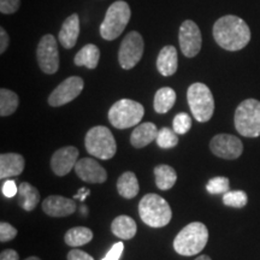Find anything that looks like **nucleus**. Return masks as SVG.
<instances>
[{"label": "nucleus", "mask_w": 260, "mask_h": 260, "mask_svg": "<svg viewBox=\"0 0 260 260\" xmlns=\"http://www.w3.org/2000/svg\"><path fill=\"white\" fill-rule=\"evenodd\" d=\"M213 39L220 47L230 52L245 48L251 41V29L242 18L226 15L213 24Z\"/></svg>", "instance_id": "obj_1"}, {"label": "nucleus", "mask_w": 260, "mask_h": 260, "mask_svg": "<svg viewBox=\"0 0 260 260\" xmlns=\"http://www.w3.org/2000/svg\"><path fill=\"white\" fill-rule=\"evenodd\" d=\"M209 230L201 222H193L184 226L174 240V249L180 255H197L206 247Z\"/></svg>", "instance_id": "obj_2"}, {"label": "nucleus", "mask_w": 260, "mask_h": 260, "mask_svg": "<svg viewBox=\"0 0 260 260\" xmlns=\"http://www.w3.org/2000/svg\"><path fill=\"white\" fill-rule=\"evenodd\" d=\"M142 222L152 228H162L170 223L172 212L170 205L158 194H146L139 204Z\"/></svg>", "instance_id": "obj_3"}, {"label": "nucleus", "mask_w": 260, "mask_h": 260, "mask_svg": "<svg viewBox=\"0 0 260 260\" xmlns=\"http://www.w3.org/2000/svg\"><path fill=\"white\" fill-rule=\"evenodd\" d=\"M130 17H132V10L128 3L118 0L107 9L105 18L100 25V35L104 40L112 41L121 37L128 25Z\"/></svg>", "instance_id": "obj_4"}, {"label": "nucleus", "mask_w": 260, "mask_h": 260, "mask_svg": "<svg viewBox=\"0 0 260 260\" xmlns=\"http://www.w3.org/2000/svg\"><path fill=\"white\" fill-rule=\"evenodd\" d=\"M235 129L245 138L260 136V102L246 99L237 106L234 116Z\"/></svg>", "instance_id": "obj_5"}, {"label": "nucleus", "mask_w": 260, "mask_h": 260, "mask_svg": "<svg viewBox=\"0 0 260 260\" xmlns=\"http://www.w3.org/2000/svg\"><path fill=\"white\" fill-rule=\"evenodd\" d=\"M84 146L92 157L103 160L115 157L117 152L116 140L111 130L104 125H96L88 130L84 138Z\"/></svg>", "instance_id": "obj_6"}, {"label": "nucleus", "mask_w": 260, "mask_h": 260, "mask_svg": "<svg viewBox=\"0 0 260 260\" xmlns=\"http://www.w3.org/2000/svg\"><path fill=\"white\" fill-rule=\"evenodd\" d=\"M145 115L141 104L132 99H121L111 106L109 121L117 129H126L139 125Z\"/></svg>", "instance_id": "obj_7"}, {"label": "nucleus", "mask_w": 260, "mask_h": 260, "mask_svg": "<svg viewBox=\"0 0 260 260\" xmlns=\"http://www.w3.org/2000/svg\"><path fill=\"white\" fill-rule=\"evenodd\" d=\"M187 99L190 111L198 122L205 123L212 118L214 112V99L212 92L206 84L197 82L188 88Z\"/></svg>", "instance_id": "obj_8"}, {"label": "nucleus", "mask_w": 260, "mask_h": 260, "mask_svg": "<svg viewBox=\"0 0 260 260\" xmlns=\"http://www.w3.org/2000/svg\"><path fill=\"white\" fill-rule=\"evenodd\" d=\"M144 39L138 31H130L123 39L118 51V61L121 68L130 70L139 63L144 54Z\"/></svg>", "instance_id": "obj_9"}, {"label": "nucleus", "mask_w": 260, "mask_h": 260, "mask_svg": "<svg viewBox=\"0 0 260 260\" xmlns=\"http://www.w3.org/2000/svg\"><path fill=\"white\" fill-rule=\"evenodd\" d=\"M38 63L45 74H56L59 69V52L57 40L53 35L47 34L41 38L37 48Z\"/></svg>", "instance_id": "obj_10"}, {"label": "nucleus", "mask_w": 260, "mask_h": 260, "mask_svg": "<svg viewBox=\"0 0 260 260\" xmlns=\"http://www.w3.org/2000/svg\"><path fill=\"white\" fill-rule=\"evenodd\" d=\"M178 41H180L182 53L187 58H194L198 56V53L201 50V44H203L201 31L198 24L190 19L184 21L180 27Z\"/></svg>", "instance_id": "obj_11"}, {"label": "nucleus", "mask_w": 260, "mask_h": 260, "mask_svg": "<svg viewBox=\"0 0 260 260\" xmlns=\"http://www.w3.org/2000/svg\"><path fill=\"white\" fill-rule=\"evenodd\" d=\"M210 148L216 157L234 160L241 157L243 144L241 140L232 134H218L211 140Z\"/></svg>", "instance_id": "obj_12"}, {"label": "nucleus", "mask_w": 260, "mask_h": 260, "mask_svg": "<svg viewBox=\"0 0 260 260\" xmlns=\"http://www.w3.org/2000/svg\"><path fill=\"white\" fill-rule=\"evenodd\" d=\"M84 82L79 76H71L64 80L48 96V104L53 107L63 106L73 102L83 90Z\"/></svg>", "instance_id": "obj_13"}, {"label": "nucleus", "mask_w": 260, "mask_h": 260, "mask_svg": "<svg viewBox=\"0 0 260 260\" xmlns=\"http://www.w3.org/2000/svg\"><path fill=\"white\" fill-rule=\"evenodd\" d=\"M80 152L74 146L59 148L56 151L51 158V169L57 176H65L75 168L79 161Z\"/></svg>", "instance_id": "obj_14"}, {"label": "nucleus", "mask_w": 260, "mask_h": 260, "mask_svg": "<svg viewBox=\"0 0 260 260\" xmlns=\"http://www.w3.org/2000/svg\"><path fill=\"white\" fill-rule=\"evenodd\" d=\"M74 169L77 176L88 183H104L107 180L105 169L92 158L80 159Z\"/></svg>", "instance_id": "obj_15"}, {"label": "nucleus", "mask_w": 260, "mask_h": 260, "mask_svg": "<svg viewBox=\"0 0 260 260\" xmlns=\"http://www.w3.org/2000/svg\"><path fill=\"white\" fill-rule=\"evenodd\" d=\"M42 210L50 217H68L76 211V204L69 198L50 195L42 203Z\"/></svg>", "instance_id": "obj_16"}, {"label": "nucleus", "mask_w": 260, "mask_h": 260, "mask_svg": "<svg viewBox=\"0 0 260 260\" xmlns=\"http://www.w3.org/2000/svg\"><path fill=\"white\" fill-rule=\"evenodd\" d=\"M80 35V17L77 14H73L64 21L59 31V42L67 50L73 48L76 45Z\"/></svg>", "instance_id": "obj_17"}, {"label": "nucleus", "mask_w": 260, "mask_h": 260, "mask_svg": "<svg viewBox=\"0 0 260 260\" xmlns=\"http://www.w3.org/2000/svg\"><path fill=\"white\" fill-rule=\"evenodd\" d=\"M24 158L18 153H3L0 155V178L5 180L18 176L24 170Z\"/></svg>", "instance_id": "obj_18"}, {"label": "nucleus", "mask_w": 260, "mask_h": 260, "mask_svg": "<svg viewBox=\"0 0 260 260\" xmlns=\"http://www.w3.org/2000/svg\"><path fill=\"white\" fill-rule=\"evenodd\" d=\"M158 128L154 123L146 122L139 124L130 135V144L136 148H142L154 141L158 136Z\"/></svg>", "instance_id": "obj_19"}, {"label": "nucleus", "mask_w": 260, "mask_h": 260, "mask_svg": "<svg viewBox=\"0 0 260 260\" xmlns=\"http://www.w3.org/2000/svg\"><path fill=\"white\" fill-rule=\"evenodd\" d=\"M178 65L177 50L171 45L161 48L157 58V69L162 76H171L176 73Z\"/></svg>", "instance_id": "obj_20"}, {"label": "nucleus", "mask_w": 260, "mask_h": 260, "mask_svg": "<svg viewBox=\"0 0 260 260\" xmlns=\"http://www.w3.org/2000/svg\"><path fill=\"white\" fill-rule=\"evenodd\" d=\"M18 204L27 212L35 210L37 205L40 201V193L34 186H31L28 182H22L21 186H18Z\"/></svg>", "instance_id": "obj_21"}, {"label": "nucleus", "mask_w": 260, "mask_h": 260, "mask_svg": "<svg viewBox=\"0 0 260 260\" xmlns=\"http://www.w3.org/2000/svg\"><path fill=\"white\" fill-rule=\"evenodd\" d=\"M111 230L113 235L121 240H132L136 235L138 226H136L135 220L130 218L129 216H118L113 219Z\"/></svg>", "instance_id": "obj_22"}, {"label": "nucleus", "mask_w": 260, "mask_h": 260, "mask_svg": "<svg viewBox=\"0 0 260 260\" xmlns=\"http://www.w3.org/2000/svg\"><path fill=\"white\" fill-rule=\"evenodd\" d=\"M100 59V51L98 46L93 44H88L83 46L77 52L76 56L74 58L75 65L77 67H86L88 69L93 70L98 67Z\"/></svg>", "instance_id": "obj_23"}, {"label": "nucleus", "mask_w": 260, "mask_h": 260, "mask_svg": "<svg viewBox=\"0 0 260 260\" xmlns=\"http://www.w3.org/2000/svg\"><path fill=\"white\" fill-rule=\"evenodd\" d=\"M117 190L121 197L125 199H133L138 195L140 190L138 177L134 172L126 171L117 181Z\"/></svg>", "instance_id": "obj_24"}, {"label": "nucleus", "mask_w": 260, "mask_h": 260, "mask_svg": "<svg viewBox=\"0 0 260 260\" xmlns=\"http://www.w3.org/2000/svg\"><path fill=\"white\" fill-rule=\"evenodd\" d=\"M175 103H176V92L170 87H162L155 93L153 106L155 112L167 113L172 109Z\"/></svg>", "instance_id": "obj_25"}, {"label": "nucleus", "mask_w": 260, "mask_h": 260, "mask_svg": "<svg viewBox=\"0 0 260 260\" xmlns=\"http://www.w3.org/2000/svg\"><path fill=\"white\" fill-rule=\"evenodd\" d=\"M93 240V232L89 228L76 226L71 228L64 236V241L70 247H81L87 245Z\"/></svg>", "instance_id": "obj_26"}, {"label": "nucleus", "mask_w": 260, "mask_h": 260, "mask_svg": "<svg viewBox=\"0 0 260 260\" xmlns=\"http://www.w3.org/2000/svg\"><path fill=\"white\" fill-rule=\"evenodd\" d=\"M155 184L160 190H169L176 183L177 174L174 168L169 165H158L154 168Z\"/></svg>", "instance_id": "obj_27"}, {"label": "nucleus", "mask_w": 260, "mask_h": 260, "mask_svg": "<svg viewBox=\"0 0 260 260\" xmlns=\"http://www.w3.org/2000/svg\"><path fill=\"white\" fill-rule=\"evenodd\" d=\"M18 95L12 90L0 89V116L8 117L12 115L18 107Z\"/></svg>", "instance_id": "obj_28"}, {"label": "nucleus", "mask_w": 260, "mask_h": 260, "mask_svg": "<svg viewBox=\"0 0 260 260\" xmlns=\"http://www.w3.org/2000/svg\"><path fill=\"white\" fill-rule=\"evenodd\" d=\"M224 205L235 209H242L248 203V197L243 190H229L223 195Z\"/></svg>", "instance_id": "obj_29"}, {"label": "nucleus", "mask_w": 260, "mask_h": 260, "mask_svg": "<svg viewBox=\"0 0 260 260\" xmlns=\"http://www.w3.org/2000/svg\"><path fill=\"white\" fill-rule=\"evenodd\" d=\"M157 145L161 148H172L178 145V138L176 132L170 128H161L158 132V136L155 139Z\"/></svg>", "instance_id": "obj_30"}, {"label": "nucleus", "mask_w": 260, "mask_h": 260, "mask_svg": "<svg viewBox=\"0 0 260 260\" xmlns=\"http://www.w3.org/2000/svg\"><path fill=\"white\" fill-rule=\"evenodd\" d=\"M206 189L210 194L217 195V194H225L226 191L230 189V182L229 178L223 177V176H217L211 178V180L207 182Z\"/></svg>", "instance_id": "obj_31"}, {"label": "nucleus", "mask_w": 260, "mask_h": 260, "mask_svg": "<svg viewBox=\"0 0 260 260\" xmlns=\"http://www.w3.org/2000/svg\"><path fill=\"white\" fill-rule=\"evenodd\" d=\"M191 126V118L190 116L186 112H181L175 116L174 122H172V129L176 132L178 135L186 134L190 130Z\"/></svg>", "instance_id": "obj_32"}, {"label": "nucleus", "mask_w": 260, "mask_h": 260, "mask_svg": "<svg viewBox=\"0 0 260 260\" xmlns=\"http://www.w3.org/2000/svg\"><path fill=\"white\" fill-rule=\"evenodd\" d=\"M17 236V229L11 225V224L2 222L0 223V241L8 242L14 240Z\"/></svg>", "instance_id": "obj_33"}, {"label": "nucleus", "mask_w": 260, "mask_h": 260, "mask_svg": "<svg viewBox=\"0 0 260 260\" xmlns=\"http://www.w3.org/2000/svg\"><path fill=\"white\" fill-rule=\"evenodd\" d=\"M19 6H21V0H0V12L4 15L15 14Z\"/></svg>", "instance_id": "obj_34"}, {"label": "nucleus", "mask_w": 260, "mask_h": 260, "mask_svg": "<svg viewBox=\"0 0 260 260\" xmlns=\"http://www.w3.org/2000/svg\"><path fill=\"white\" fill-rule=\"evenodd\" d=\"M123 249H124V245L122 242H117L111 247V249L106 253V255L102 260H119L122 256Z\"/></svg>", "instance_id": "obj_35"}, {"label": "nucleus", "mask_w": 260, "mask_h": 260, "mask_svg": "<svg viewBox=\"0 0 260 260\" xmlns=\"http://www.w3.org/2000/svg\"><path fill=\"white\" fill-rule=\"evenodd\" d=\"M2 191L6 198H14L18 194V187L14 180H6L3 183Z\"/></svg>", "instance_id": "obj_36"}, {"label": "nucleus", "mask_w": 260, "mask_h": 260, "mask_svg": "<svg viewBox=\"0 0 260 260\" xmlns=\"http://www.w3.org/2000/svg\"><path fill=\"white\" fill-rule=\"evenodd\" d=\"M67 258L68 260H94L92 255L81 251V249H71V251L68 253Z\"/></svg>", "instance_id": "obj_37"}, {"label": "nucleus", "mask_w": 260, "mask_h": 260, "mask_svg": "<svg viewBox=\"0 0 260 260\" xmlns=\"http://www.w3.org/2000/svg\"><path fill=\"white\" fill-rule=\"evenodd\" d=\"M9 42L10 39L8 32L4 28H0V53L3 54L6 51V48L9 47Z\"/></svg>", "instance_id": "obj_38"}, {"label": "nucleus", "mask_w": 260, "mask_h": 260, "mask_svg": "<svg viewBox=\"0 0 260 260\" xmlns=\"http://www.w3.org/2000/svg\"><path fill=\"white\" fill-rule=\"evenodd\" d=\"M0 260H19V255L15 249H5L0 254Z\"/></svg>", "instance_id": "obj_39"}, {"label": "nucleus", "mask_w": 260, "mask_h": 260, "mask_svg": "<svg viewBox=\"0 0 260 260\" xmlns=\"http://www.w3.org/2000/svg\"><path fill=\"white\" fill-rule=\"evenodd\" d=\"M90 191L88 189H86V188H82V189L79 190V193L74 197V199H80L81 201H83L84 199L87 198V195H89Z\"/></svg>", "instance_id": "obj_40"}, {"label": "nucleus", "mask_w": 260, "mask_h": 260, "mask_svg": "<svg viewBox=\"0 0 260 260\" xmlns=\"http://www.w3.org/2000/svg\"><path fill=\"white\" fill-rule=\"evenodd\" d=\"M194 260H212V259H211L209 255L204 254V255H199L197 259H194Z\"/></svg>", "instance_id": "obj_41"}, {"label": "nucleus", "mask_w": 260, "mask_h": 260, "mask_svg": "<svg viewBox=\"0 0 260 260\" xmlns=\"http://www.w3.org/2000/svg\"><path fill=\"white\" fill-rule=\"evenodd\" d=\"M24 260H41V259L38 258V256H29V258L24 259Z\"/></svg>", "instance_id": "obj_42"}]
</instances>
